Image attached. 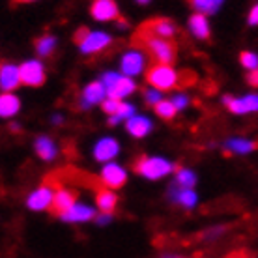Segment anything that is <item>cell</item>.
<instances>
[{"instance_id":"83f0119b","label":"cell","mask_w":258,"mask_h":258,"mask_svg":"<svg viewBox=\"0 0 258 258\" xmlns=\"http://www.w3.org/2000/svg\"><path fill=\"white\" fill-rule=\"evenodd\" d=\"M133 112H135V109H133L131 105L122 103V107L118 109L116 114H112V116L109 118V125H114V123H118L120 120H123V118H127V120H129V116H131Z\"/></svg>"},{"instance_id":"f1b7e54d","label":"cell","mask_w":258,"mask_h":258,"mask_svg":"<svg viewBox=\"0 0 258 258\" xmlns=\"http://www.w3.org/2000/svg\"><path fill=\"white\" fill-rule=\"evenodd\" d=\"M239 62H241V66L247 68L249 71L258 70V56L254 52H249V51L239 52Z\"/></svg>"},{"instance_id":"cb8c5ba5","label":"cell","mask_w":258,"mask_h":258,"mask_svg":"<svg viewBox=\"0 0 258 258\" xmlns=\"http://www.w3.org/2000/svg\"><path fill=\"white\" fill-rule=\"evenodd\" d=\"M54 45H56V39L45 34L36 41V51L39 52V56H49L52 51H54Z\"/></svg>"},{"instance_id":"52a82bcc","label":"cell","mask_w":258,"mask_h":258,"mask_svg":"<svg viewBox=\"0 0 258 258\" xmlns=\"http://www.w3.org/2000/svg\"><path fill=\"white\" fill-rule=\"evenodd\" d=\"M21 70V81L26 86H41L45 83V70L38 60H30L19 68Z\"/></svg>"},{"instance_id":"8992f818","label":"cell","mask_w":258,"mask_h":258,"mask_svg":"<svg viewBox=\"0 0 258 258\" xmlns=\"http://www.w3.org/2000/svg\"><path fill=\"white\" fill-rule=\"evenodd\" d=\"M139 30L148 32L152 36H157V38H163V39H172L178 34L176 25L168 19H150L146 23H142L139 26Z\"/></svg>"},{"instance_id":"603a6c76","label":"cell","mask_w":258,"mask_h":258,"mask_svg":"<svg viewBox=\"0 0 258 258\" xmlns=\"http://www.w3.org/2000/svg\"><path fill=\"white\" fill-rule=\"evenodd\" d=\"M226 148L234 152V154H247V152H252V150L258 148V142L252 141H243V139H234V141L226 142Z\"/></svg>"},{"instance_id":"5bb4252c","label":"cell","mask_w":258,"mask_h":258,"mask_svg":"<svg viewBox=\"0 0 258 258\" xmlns=\"http://www.w3.org/2000/svg\"><path fill=\"white\" fill-rule=\"evenodd\" d=\"M118 154V142L114 139H103L96 144V150H94V155H96L97 161H110L114 159V155Z\"/></svg>"},{"instance_id":"7402d4cb","label":"cell","mask_w":258,"mask_h":258,"mask_svg":"<svg viewBox=\"0 0 258 258\" xmlns=\"http://www.w3.org/2000/svg\"><path fill=\"white\" fill-rule=\"evenodd\" d=\"M19 97H15L13 94H4V96L0 97V114L4 118L13 116L19 110Z\"/></svg>"},{"instance_id":"f35d334b","label":"cell","mask_w":258,"mask_h":258,"mask_svg":"<svg viewBox=\"0 0 258 258\" xmlns=\"http://www.w3.org/2000/svg\"><path fill=\"white\" fill-rule=\"evenodd\" d=\"M137 2H139V4H148L150 0H137Z\"/></svg>"},{"instance_id":"e575fe53","label":"cell","mask_w":258,"mask_h":258,"mask_svg":"<svg viewBox=\"0 0 258 258\" xmlns=\"http://www.w3.org/2000/svg\"><path fill=\"white\" fill-rule=\"evenodd\" d=\"M189 103V99L185 96H176L174 97V105H176V109H183L185 105Z\"/></svg>"},{"instance_id":"f546056e","label":"cell","mask_w":258,"mask_h":258,"mask_svg":"<svg viewBox=\"0 0 258 258\" xmlns=\"http://www.w3.org/2000/svg\"><path fill=\"white\" fill-rule=\"evenodd\" d=\"M120 107H122V101H120V99H114V97H109V99H105L103 103H101V109H103L107 114H110V116L116 114Z\"/></svg>"},{"instance_id":"ba28073f","label":"cell","mask_w":258,"mask_h":258,"mask_svg":"<svg viewBox=\"0 0 258 258\" xmlns=\"http://www.w3.org/2000/svg\"><path fill=\"white\" fill-rule=\"evenodd\" d=\"M99 180H101V183L107 185L109 189H120L125 185L127 174H125V170H123L122 167H118V165H114V163H110V165H105L103 167Z\"/></svg>"},{"instance_id":"9c48e42d","label":"cell","mask_w":258,"mask_h":258,"mask_svg":"<svg viewBox=\"0 0 258 258\" xmlns=\"http://www.w3.org/2000/svg\"><path fill=\"white\" fill-rule=\"evenodd\" d=\"M92 17L96 21H114L120 19L118 6L114 0H94L90 6Z\"/></svg>"},{"instance_id":"ac0fdd59","label":"cell","mask_w":258,"mask_h":258,"mask_svg":"<svg viewBox=\"0 0 258 258\" xmlns=\"http://www.w3.org/2000/svg\"><path fill=\"white\" fill-rule=\"evenodd\" d=\"M172 200H174L176 204H181L183 208H193L195 206V202H197V195L191 191V189L187 187H181V185H172Z\"/></svg>"},{"instance_id":"5b68a950","label":"cell","mask_w":258,"mask_h":258,"mask_svg":"<svg viewBox=\"0 0 258 258\" xmlns=\"http://www.w3.org/2000/svg\"><path fill=\"white\" fill-rule=\"evenodd\" d=\"M77 197H79V193L75 189L64 187V185H62V187L56 191V195H54V200H52V204H51V213L52 215H58V217H64L66 213L75 206Z\"/></svg>"},{"instance_id":"6da1fadb","label":"cell","mask_w":258,"mask_h":258,"mask_svg":"<svg viewBox=\"0 0 258 258\" xmlns=\"http://www.w3.org/2000/svg\"><path fill=\"white\" fill-rule=\"evenodd\" d=\"M133 47L144 51L157 64H172L176 60V43L172 39H163L148 32L137 30L133 36Z\"/></svg>"},{"instance_id":"7a4b0ae2","label":"cell","mask_w":258,"mask_h":258,"mask_svg":"<svg viewBox=\"0 0 258 258\" xmlns=\"http://www.w3.org/2000/svg\"><path fill=\"white\" fill-rule=\"evenodd\" d=\"M146 83L150 86H154L157 92L172 90L176 86L181 88V73L174 71V68H170V64H157L155 62L146 71Z\"/></svg>"},{"instance_id":"4316f807","label":"cell","mask_w":258,"mask_h":258,"mask_svg":"<svg viewBox=\"0 0 258 258\" xmlns=\"http://www.w3.org/2000/svg\"><path fill=\"white\" fill-rule=\"evenodd\" d=\"M176 172H178V174H176V178H178V180H176V183H178V185H181V187H187V189L193 187L197 180H195V174L191 172V170H185V168L176 167Z\"/></svg>"},{"instance_id":"2e32d148","label":"cell","mask_w":258,"mask_h":258,"mask_svg":"<svg viewBox=\"0 0 258 258\" xmlns=\"http://www.w3.org/2000/svg\"><path fill=\"white\" fill-rule=\"evenodd\" d=\"M105 94H107V88H105L103 83H90L83 92V105L90 107L94 103H99Z\"/></svg>"},{"instance_id":"44dd1931","label":"cell","mask_w":258,"mask_h":258,"mask_svg":"<svg viewBox=\"0 0 258 258\" xmlns=\"http://www.w3.org/2000/svg\"><path fill=\"white\" fill-rule=\"evenodd\" d=\"M36 152H38V155L41 159L51 161V159H54V155H56V146H54V142L51 139L39 137L38 141H36Z\"/></svg>"},{"instance_id":"ffe728a7","label":"cell","mask_w":258,"mask_h":258,"mask_svg":"<svg viewBox=\"0 0 258 258\" xmlns=\"http://www.w3.org/2000/svg\"><path fill=\"white\" fill-rule=\"evenodd\" d=\"M62 219L70 221V223H84V221L94 219V210L88 206H84V204H75Z\"/></svg>"},{"instance_id":"1f68e13d","label":"cell","mask_w":258,"mask_h":258,"mask_svg":"<svg viewBox=\"0 0 258 258\" xmlns=\"http://www.w3.org/2000/svg\"><path fill=\"white\" fill-rule=\"evenodd\" d=\"M144 97H146V101H148L150 105H157L159 101H161V99H159V92L157 90H146Z\"/></svg>"},{"instance_id":"277c9868","label":"cell","mask_w":258,"mask_h":258,"mask_svg":"<svg viewBox=\"0 0 258 258\" xmlns=\"http://www.w3.org/2000/svg\"><path fill=\"white\" fill-rule=\"evenodd\" d=\"M103 84L109 97H114V99H122L135 90V83L131 79L125 75H116V73H107L103 77Z\"/></svg>"},{"instance_id":"30bf717a","label":"cell","mask_w":258,"mask_h":258,"mask_svg":"<svg viewBox=\"0 0 258 258\" xmlns=\"http://www.w3.org/2000/svg\"><path fill=\"white\" fill-rule=\"evenodd\" d=\"M223 103L232 112H236V114L254 112V110H258V96H245L239 97V99H234L232 96H225L223 97Z\"/></svg>"},{"instance_id":"836d02e7","label":"cell","mask_w":258,"mask_h":258,"mask_svg":"<svg viewBox=\"0 0 258 258\" xmlns=\"http://www.w3.org/2000/svg\"><path fill=\"white\" fill-rule=\"evenodd\" d=\"M249 25L256 26L258 25V4L251 10V13H249Z\"/></svg>"},{"instance_id":"8fae6325","label":"cell","mask_w":258,"mask_h":258,"mask_svg":"<svg viewBox=\"0 0 258 258\" xmlns=\"http://www.w3.org/2000/svg\"><path fill=\"white\" fill-rule=\"evenodd\" d=\"M146 56L148 54L141 51L127 52L122 58V71L125 73V77H129V75H139L144 70V66H146Z\"/></svg>"},{"instance_id":"d4e9b609","label":"cell","mask_w":258,"mask_h":258,"mask_svg":"<svg viewBox=\"0 0 258 258\" xmlns=\"http://www.w3.org/2000/svg\"><path fill=\"white\" fill-rule=\"evenodd\" d=\"M176 105L174 101H167V99H161L159 103L155 105V112H157V116H161L163 120H172L176 114Z\"/></svg>"},{"instance_id":"ab89813d","label":"cell","mask_w":258,"mask_h":258,"mask_svg":"<svg viewBox=\"0 0 258 258\" xmlns=\"http://www.w3.org/2000/svg\"><path fill=\"white\" fill-rule=\"evenodd\" d=\"M13 2H17V4H21V2H32V0H13Z\"/></svg>"},{"instance_id":"484cf974","label":"cell","mask_w":258,"mask_h":258,"mask_svg":"<svg viewBox=\"0 0 258 258\" xmlns=\"http://www.w3.org/2000/svg\"><path fill=\"white\" fill-rule=\"evenodd\" d=\"M200 13H213L223 4V0H189Z\"/></svg>"},{"instance_id":"d6986e66","label":"cell","mask_w":258,"mask_h":258,"mask_svg":"<svg viewBox=\"0 0 258 258\" xmlns=\"http://www.w3.org/2000/svg\"><path fill=\"white\" fill-rule=\"evenodd\" d=\"M189 28L191 32L200 39H210V25H208V19L204 17V13H195L193 17L189 19Z\"/></svg>"},{"instance_id":"8d00e7d4","label":"cell","mask_w":258,"mask_h":258,"mask_svg":"<svg viewBox=\"0 0 258 258\" xmlns=\"http://www.w3.org/2000/svg\"><path fill=\"white\" fill-rule=\"evenodd\" d=\"M109 221H110L109 213H103V215H99V217H97V223H99V225H105V223H109Z\"/></svg>"},{"instance_id":"d590c367","label":"cell","mask_w":258,"mask_h":258,"mask_svg":"<svg viewBox=\"0 0 258 258\" xmlns=\"http://www.w3.org/2000/svg\"><path fill=\"white\" fill-rule=\"evenodd\" d=\"M226 258H251V256H249V252H245V251H238V252H232L230 256H226Z\"/></svg>"},{"instance_id":"d6a6232c","label":"cell","mask_w":258,"mask_h":258,"mask_svg":"<svg viewBox=\"0 0 258 258\" xmlns=\"http://www.w3.org/2000/svg\"><path fill=\"white\" fill-rule=\"evenodd\" d=\"M247 83L251 84L252 88H258V70H252L249 75H247Z\"/></svg>"},{"instance_id":"9a60e30c","label":"cell","mask_w":258,"mask_h":258,"mask_svg":"<svg viewBox=\"0 0 258 258\" xmlns=\"http://www.w3.org/2000/svg\"><path fill=\"white\" fill-rule=\"evenodd\" d=\"M125 127H127V131L133 137L141 139V137H146V135H148L154 125H152V122H150V120L146 116H133V118H129V120H127Z\"/></svg>"},{"instance_id":"e0dca14e","label":"cell","mask_w":258,"mask_h":258,"mask_svg":"<svg viewBox=\"0 0 258 258\" xmlns=\"http://www.w3.org/2000/svg\"><path fill=\"white\" fill-rule=\"evenodd\" d=\"M96 202H97V208H99V212L103 213H112L114 212V208H116V195L112 193L110 189H105V187H99L97 189V195H96Z\"/></svg>"},{"instance_id":"4dcf8cb0","label":"cell","mask_w":258,"mask_h":258,"mask_svg":"<svg viewBox=\"0 0 258 258\" xmlns=\"http://www.w3.org/2000/svg\"><path fill=\"white\" fill-rule=\"evenodd\" d=\"M88 36H90V30H88V28H84V26H83V28H79L77 32L73 34V41H75V43H77V45L81 47V45L84 43V39L88 38Z\"/></svg>"},{"instance_id":"3957f363","label":"cell","mask_w":258,"mask_h":258,"mask_svg":"<svg viewBox=\"0 0 258 258\" xmlns=\"http://www.w3.org/2000/svg\"><path fill=\"white\" fill-rule=\"evenodd\" d=\"M172 165L165 159H159V157H146V155H141L133 161V170L137 174L144 176L148 180H157V178H163L167 176L170 170H172Z\"/></svg>"},{"instance_id":"7c38bea8","label":"cell","mask_w":258,"mask_h":258,"mask_svg":"<svg viewBox=\"0 0 258 258\" xmlns=\"http://www.w3.org/2000/svg\"><path fill=\"white\" fill-rule=\"evenodd\" d=\"M19 84H23L19 68H15L12 64H2V70H0V86H2V90L6 92V94H10Z\"/></svg>"},{"instance_id":"74e56055","label":"cell","mask_w":258,"mask_h":258,"mask_svg":"<svg viewBox=\"0 0 258 258\" xmlns=\"http://www.w3.org/2000/svg\"><path fill=\"white\" fill-rule=\"evenodd\" d=\"M12 131H19V125H17V123H12Z\"/></svg>"},{"instance_id":"4fadbf2b","label":"cell","mask_w":258,"mask_h":258,"mask_svg":"<svg viewBox=\"0 0 258 258\" xmlns=\"http://www.w3.org/2000/svg\"><path fill=\"white\" fill-rule=\"evenodd\" d=\"M110 45V38L103 32H90V36L84 39V43L81 45L83 52L86 54H94V52L103 51L105 47Z\"/></svg>"}]
</instances>
